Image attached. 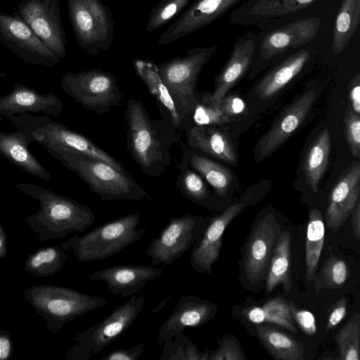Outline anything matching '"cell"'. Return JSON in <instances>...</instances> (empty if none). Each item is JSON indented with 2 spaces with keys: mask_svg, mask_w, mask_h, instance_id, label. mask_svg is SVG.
Returning <instances> with one entry per match:
<instances>
[{
  "mask_svg": "<svg viewBox=\"0 0 360 360\" xmlns=\"http://www.w3.org/2000/svg\"><path fill=\"white\" fill-rule=\"evenodd\" d=\"M124 117L129 152L145 173L160 177L170 165V146L179 141L176 130L165 120L152 119L143 102L134 98L127 101Z\"/></svg>",
  "mask_w": 360,
  "mask_h": 360,
  "instance_id": "obj_1",
  "label": "cell"
},
{
  "mask_svg": "<svg viewBox=\"0 0 360 360\" xmlns=\"http://www.w3.org/2000/svg\"><path fill=\"white\" fill-rule=\"evenodd\" d=\"M15 186L40 203L37 212L26 218L30 228L39 235L40 243L82 232L95 220L94 212L74 199L29 183L20 182Z\"/></svg>",
  "mask_w": 360,
  "mask_h": 360,
  "instance_id": "obj_2",
  "label": "cell"
},
{
  "mask_svg": "<svg viewBox=\"0 0 360 360\" xmlns=\"http://www.w3.org/2000/svg\"><path fill=\"white\" fill-rule=\"evenodd\" d=\"M8 120L11 124L24 135L29 144H40L48 152L84 154L103 160L121 172L128 173L121 162L88 137L51 120L46 115L22 113L11 117Z\"/></svg>",
  "mask_w": 360,
  "mask_h": 360,
  "instance_id": "obj_3",
  "label": "cell"
},
{
  "mask_svg": "<svg viewBox=\"0 0 360 360\" xmlns=\"http://www.w3.org/2000/svg\"><path fill=\"white\" fill-rule=\"evenodd\" d=\"M49 153L77 174L102 200L143 198L154 200L128 173L121 172L103 160L70 152Z\"/></svg>",
  "mask_w": 360,
  "mask_h": 360,
  "instance_id": "obj_4",
  "label": "cell"
},
{
  "mask_svg": "<svg viewBox=\"0 0 360 360\" xmlns=\"http://www.w3.org/2000/svg\"><path fill=\"white\" fill-rule=\"evenodd\" d=\"M23 295L44 319L49 330L55 334L68 322L104 307L108 301L103 297L53 285H32L25 290Z\"/></svg>",
  "mask_w": 360,
  "mask_h": 360,
  "instance_id": "obj_5",
  "label": "cell"
},
{
  "mask_svg": "<svg viewBox=\"0 0 360 360\" xmlns=\"http://www.w3.org/2000/svg\"><path fill=\"white\" fill-rule=\"evenodd\" d=\"M141 212H136L111 220L70 241L77 260L88 262L117 255L138 241L146 233L138 229Z\"/></svg>",
  "mask_w": 360,
  "mask_h": 360,
  "instance_id": "obj_6",
  "label": "cell"
},
{
  "mask_svg": "<svg viewBox=\"0 0 360 360\" xmlns=\"http://www.w3.org/2000/svg\"><path fill=\"white\" fill-rule=\"evenodd\" d=\"M217 48L216 45L196 46L187 50L185 56L177 55L157 65L177 110L186 119L199 102L196 96L198 76Z\"/></svg>",
  "mask_w": 360,
  "mask_h": 360,
  "instance_id": "obj_7",
  "label": "cell"
},
{
  "mask_svg": "<svg viewBox=\"0 0 360 360\" xmlns=\"http://www.w3.org/2000/svg\"><path fill=\"white\" fill-rule=\"evenodd\" d=\"M143 296L132 295L108 316L74 338L66 360H88L126 332L138 318L144 305Z\"/></svg>",
  "mask_w": 360,
  "mask_h": 360,
  "instance_id": "obj_8",
  "label": "cell"
},
{
  "mask_svg": "<svg viewBox=\"0 0 360 360\" xmlns=\"http://www.w3.org/2000/svg\"><path fill=\"white\" fill-rule=\"evenodd\" d=\"M67 3L77 45L92 56L108 51L115 33L110 9L101 0H67Z\"/></svg>",
  "mask_w": 360,
  "mask_h": 360,
  "instance_id": "obj_9",
  "label": "cell"
},
{
  "mask_svg": "<svg viewBox=\"0 0 360 360\" xmlns=\"http://www.w3.org/2000/svg\"><path fill=\"white\" fill-rule=\"evenodd\" d=\"M60 87L86 110L98 115L108 113L123 98L115 75L101 69L68 72L61 79Z\"/></svg>",
  "mask_w": 360,
  "mask_h": 360,
  "instance_id": "obj_10",
  "label": "cell"
},
{
  "mask_svg": "<svg viewBox=\"0 0 360 360\" xmlns=\"http://www.w3.org/2000/svg\"><path fill=\"white\" fill-rule=\"evenodd\" d=\"M205 226L203 218L190 213L172 217L160 234L150 241L147 255L151 266L168 265L178 259L198 241Z\"/></svg>",
  "mask_w": 360,
  "mask_h": 360,
  "instance_id": "obj_11",
  "label": "cell"
},
{
  "mask_svg": "<svg viewBox=\"0 0 360 360\" xmlns=\"http://www.w3.org/2000/svg\"><path fill=\"white\" fill-rule=\"evenodd\" d=\"M0 42L26 64L54 68L61 58L51 51L18 12H0Z\"/></svg>",
  "mask_w": 360,
  "mask_h": 360,
  "instance_id": "obj_12",
  "label": "cell"
},
{
  "mask_svg": "<svg viewBox=\"0 0 360 360\" xmlns=\"http://www.w3.org/2000/svg\"><path fill=\"white\" fill-rule=\"evenodd\" d=\"M18 13L46 46L60 58L66 55V37L58 0H22Z\"/></svg>",
  "mask_w": 360,
  "mask_h": 360,
  "instance_id": "obj_13",
  "label": "cell"
},
{
  "mask_svg": "<svg viewBox=\"0 0 360 360\" xmlns=\"http://www.w3.org/2000/svg\"><path fill=\"white\" fill-rule=\"evenodd\" d=\"M321 25L318 17L297 20L264 34H257L253 62H270L290 48H298L310 42Z\"/></svg>",
  "mask_w": 360,
  "mask_h": 360,
  "instance_id": "obj_14",
  "label": "cell"
},
{
  "mask_svg": "<svg viewBox=\"0 0 360 360\" xmlns=\"http://www.w3.org/2000/svg\"><path fill=\"white\" fill-rule=\"evenodd\" d=\"M242 0H194L160 36L159 45H168L205 28Z\"/></svg>",
  "mask_w": 360,
  "mask_h": 360,
  "instance_id": "obj_15",
  "label": "cell"
},
{
  "mask_svg": "<svg viewBox=\"0 0 360 360\" xmlns=\"http://www.w3.org/2000/svg\"><path fill=\"white\" fill-rule=\"evenodd\" d=\"M281 234V230L271 213L259 220L246 247L244 269L248 281L256 284L268 271L270 261Z\"/></svg>",
  "mask_w": 360,
  "mask_h": 360,
  "instance_id": "obj_16",
  "label": "cell"
},
{
  "mask_svg": "<svg viewBox=\"0 0 360 360\" xmlns=\"http://www.w3.org/2000/svg\"><path fill=\"white\" fill-rule=\"evenodd\" d=\"M248 200L245 198L233 203L210 221L191 252L189 263L194 270L205 274L212 272V265L219 256L221 238L226 226L248 205Z\"/></svg>",
  "mask_w": 360,
  "mask_h": 360,
  "instance_id": "obj_17",
  "label": "cell"
},
{
  "mask_svg": "<svg viewBox=\"0 0 360 360\" xmlns=\"http://www.w3.org/2000/svg\"><path fill=\"white\" fill-rule=\"evenodd\" d=\"M316 93L311 89L295 100L277 118L256 146V160L261 161L275 152L300 126L310 111Z\"/></svg>",
  "mask_w": 360,
  "mask_h": 360,
  "instance_id": "obj_18",
  "label": "cell"
},
{
  "mask_svg": "<svg viewBox=\"0 0 360 360\" xmlns=\"http://www.w3.org/2000/svg\"><path fill=\"white\" fill-rule=\"evenodd\" d=\"M217 311V305L196 296H182L169 316L162 323L158 337V344L163 345L186 328L202 326L210 321Z\"/></svg>",
  "mask_w": 360,
  "mask_h": 360,
  "instance_id": "obj_19",
  "label": "cell"
},
{
  "mask_svg": "<svg viewBox=\"0 0 360 360\" xmlns=\"http://www.w3.org/2000/svg\"><path fill=\"white\" fill-rule=\"evenodd\" d=\"M257 43V34L253 32H248L238 37L229 59L216 77L214 91L203 94L199 100L215 102L224 97L252 63Z\"/></svg>",
  "mask_w": 360,
  "mask_h": 360,
  "instance_id": "obj_20",
  "label": "cell"
},
{
  "mask_svg": "<svg viewBox=\"0 0 360 360\" xmlns=\"http://www.w3.org/2000/svg\"><path fill=\"white\" fill-rule=\"evenodd\" d=\"M360 195V164L353 161L337 181L330 195L325 217L326 226L340 229L350 217Z\"/></svg>",
  "mask_w": 360,
  "mask_h": 360,
  "instance_id": "obj_21",
  "label": "cell"
},
{
  "mask_svg": "<svg viewBox=\"0 0 360 360\" xmlns=\"http://www.w3.org/2000/svg\"><path fill=\"white\" fill-rule=\"evenodd\" d=\"M63 109L62 101L54 93L41 94L18 83L15 84L10 93L0 96V116L8 119L27 112L58 117Z\"/></svg>",
  "mask_w": 360,
  "mask_h": 360,
  "instance_id": "obj_22",
  "label": "cell"
},
{
  "mask_svg": "<svg viewBox=\"0 0 360 360\" xmlns=\"http://www.w3.org/2000/svg\"><path fill=\"white\" fill-rule=\"evenodd\" d=\"M164 269L153 266L118 264L89 274L92 281H103L114 295L127 297L140 293L147 283L159 277Z\"/></svg>",
  "mask_w": 360,
  "mask_h": 360,
  "instance_id": "obj_23",
  "label": "cell"
},
{
  "mask_svg": "<svg viewBox=\"0 0 360 360\" xmlns=\"http://www.w3.org/2000/svg\"><path fill=\"white\" fill-rule=\"evenodd\" d=\"M318 0H247L231 14L229 22L264 26L302 10Z\"/></svg>",
  "mask_w": 360,
  "mask_h": 360,
  "instance_id": "obj_24",
  "label": "cell"
},
{
  "mask_svg": "<svg viewBox=\"0 0 360 360\" xmlns=\"http://www.w3.org/2000/svg\"><path fill=\"white\" fill-rule=\"evenodd\" d=\"M132 64L136 74L155 98L165 120L170 123L176 130L186 128L187 119L177 110L160 78L158 65L151 60L139 58L133 60Z\"/></svg>",
  "mask_w": 360,
  "mask_h": 360,
  "instance_id": "obj_25",
  "label": "cell"
},
{
  "mask_svg": "<svg viewBox=\"0 0 360 360\" xmlns=\"http://www.w3.org/2000/svg\"><path fill=\"white\" fill-rule=\"evenodd\" d=\"M29 145L20 131L5 132L0 129V155L29 174L50 181L51 174L30 153Z\"/></svg>",
  "mask_w": 360,
  "mask_h": 360,
  "instance_id": "obj_26",
  "label": "cell"
},
{
  "mask_svg": "<svg viewBox=\"0 0 360 360\" xmlns=\"http://www.w3.org/2000/svg\"><path fill=\"white\" fill-rule=\"evenodd\" d=\"M187 146L228 163L237 162V155L228 136L210 126L191 127L186 134Z\"/></svg>",
  "mask_w": 360,
  "mask_h": 360,
  "instance_id": "obj_27",
  "label": "cell"
},
{
  "mask_svg": "<svg viewBox=\"0 0 360 360\" xmlns=\"http://www.w3.org/2000/svg\"><path fill=\"white\" fill-rule=\"evenodd\" d=\"M310 58L307 49H300L278 63L259 81L255 92L261 99L272 97L301 72Z\"/></svg>",
  "mask_w": 360,
  "mask_h": 360,
  "instance_id": "obj_28",
  "label": "cell"
},
{
  "mask_svg": "<svg viewBox=\"0 0 360 360\" xmlns=\"http://www.w3.org/2000/svg\"><path fill=\"white\" fill-rule=\"evenodd\" d=\"M71 250L70 240L60 245L39 248L27 257L22 270L36 277L53 276L68 260Z\"/></svg>",
  "mask_w": 360,
  "mask_h": 360,
  "instance_id": "obj_29",
  "label": "cell"
},
{
  "mask_svg": "<svg viewBox=\"0 0 360 360\" xmlns=\"http://www.w3.org/2000/svg\"><path fill=\"white\" fill-rule=\"evenodd\" d=\"M182 161L195 169L219 196L225 195L233 180L231 172L222 165L184 146Z\"/></svg>",
  "mask_w": 360,
  "mask_h": 360,
  "instance_id": "obj_30",
  "label": "cell"
},
{
  "mask_svg": "<svg viewBox=\"0 0 360 360\" xmlns=\"http://www.w3.org/2000/svg\"><path fill=\"white\" fill-rule=\"evenodd\" d=\"M259 340L276 360H302L304 346L289 334L266 326H257Z\"/></svg>",
  "mask_w": 360,
  "mask_h": 360,
  "instance_id": "obj_31",
  "label": "cell"
},
{
  "mask_svg": "<svg viewBox=\"0 0 360 360\" xmlns=\"http://www.w3.org/2000/svg\"><path fill=\"white\" fill-rule=\"evenodd\" d=\"M290 243V233L287 231L281 232L268 269L266 288L269 292L278 284H282L286 292L291 291Z\"/></svg>",
  "mask_w": 360,
  "mask_h": 360,
  "instance_id": "obj_32",
  "label": "cell"
},
{
  "mask_svg": "<svg viewBox=\"0 0 360 360\" xmlns=\"http://www.w3.org/2000/svg\"><path fill=\"white\" fill-rule=\"evenodd\" d=\"M360 23V0H342L335 16L332 50L341 53L350 41Z\"/></svg>",
  "mask_w": 360,
  "mask_h": 360,
  "instance_id": "obj_33",
  "label": "cell"
},
{
  "mask_svg": "<svg viewBox=\"0 0 360 360\" xmlns=\"http://www.w3.org/2000/svg\"><path fill=\"white\" fill-rule=\"evenodd\" d=\"M330 151V134L328 129H324L310 146L303 165L307 183L314 192L318 191L319 184L328 167Z\"/></svg>",
  "mask_w": 360,
  "mask_h": 360,
  "instance_id": "obj_34",
  "label": "cell"
},
{
  "mask_svg": "<svg viewBox=\"0 0 360 360\" xmlns=\"http://www.w3.org/2000/svg\"><path fill=\"white\" fill-rule=\"evenodd\" d=\"M294 304L283 297H274L268 300L262 307H254L248 312V319L260 324L269 322L282 326L292 333H297L294 323Z\"/></svg>",
  "mask_w": 360,
  "mask_h": 360,
  "instance_id": "obj_35",
  "label": "cell"
},
{
  "mask_svg": "<svg viewBox=\"0 0 360 360\" xmlns=\"http://www.w3.org/2000/svg\"><path fill=\"white\" fill-rule=\"evenodd\" d=\"M324 234L322 214L316 209H311L309 214L306 238V279L308 283L315 278Z\"/></svg>",
  "mask_w": 360,
  "mask_h": 360,
  "instance_id": "obj_36",
  "label": "cell"
},
{
  "mask_svg": "<svg viewBox=\"0 0 360 360\" xmlns=\"http://www.w3.org/2000/svg\"><path fill=\"white\" fill-rule=\"evenodd\" d=\"M179 169L176 186L181 194L195 203L206 205L210 193L202 176L182 160L179 165Z\"/></svg>",
  "mask_w": 360,
  "mask_h": 360,
  "instance_id": "obj_37",
  "label": "cell"
},
{
  "mask_svg": "<svg viewBox=\"0 0 360 360\" xmlns=\"http://www.w3.org/2000/svg\"><path fill=\"white\" fill-rule=\"evenodd\" d=\"M359 315L354 314L336 336L340 359L359 360Z\"/></svg>",
  "mask_w": 360,
  "mask_h": 360,
  "instance_id": "obj_38",
  "label": "cell"
},
{
  "mask_svg": "<svg viewBox=\"0 0 360 360\" xmlns=\"http://www.w3.org/2000/svg\"><path fill=\"white\" fill-rule=\"evenodd\" d=\"M349 269L346 262L341 258L330 253L325 261L319 277L316 281V288H338L347 281Z\"/></svg>",
  "mask_w": 360,
  "mask_h": 360,
  "instance_id": "obj_39",
  "label": "cell"
},
{
  "mask_svg": "<svg viewBox=\"0 0 360 360\" xmlns=\"http://www.w3.org/2000/svg\"><path fill=\"white\" fill-rule=\"evenodd\" d=\"M192 0H162L149 15L146 31L152 32L167 24L181 13Z\"/></svg>",
  "mask_w": 360,
  "mask_h": 360,
  "instance_id": "obj_40",
  "label": "cell"
},
{
  "mask_svg": "<svg viewBox=\"0 0 360 360\" xmlns=\"http://www.w3.org/2000/svg\"><path fill=\"white\" fill-rule=\"evenodd\" d=\"M163 345L161 360H201L202 353L195 344L183 334L176 335Z\"/></svg>",
  "mask_w": 360,
  "mask_h": 360,
  "instance_id": "obj_41",
  "label": "cell"
},
{
  "mask_svg": "<svg viewBox=\"0 0 360 360\" xmlns=\"http://www.w3.org/2000/svg\"><path fill=\"white\" fill-rule=\"evenodd\" d=\"M191 115L198 126L221 124L230 122L231 118L226 116L214 102H206L199 100Z\"/></svg>",
  "mask_w": 360,
  "mask_h": 360,
  "instance_id": "obj_42",
  "label": "cell"
},
{
  "mask_svg": "<svg viewBox=\"0 0 360 360\" xmlns=\"http://www.w3.org/2000/svg\"><path fill=\"white\" fill-rule=\"evenodd\" d=\"M346 141L353 156L360 154V116L352 107L346 109L343 118Z\"/></svg>",
  "mask_w": 360,
  "mask_h": 360,
  "instance_id": "obj_43",
  "label": "cell"
},
{
  "mask_svg": "<svg viewBox=\"0 0 360 360\" xmlns=\"http://www.w3.org/2000/svg\"><path fill=\"white\" fill-rule=\"evenodd\" d=\"M245 357L233 340L224 338L219 341V347L210 351L207 347L202 353L201 360H242Z\"/></svg>",
  "mask_w": 360,
  "mask_h": 360,
  "instance_id": "obj_44",
  "label": "cell"
},
{
  "mask_svg": "<svg viewBox=\"0 0 360 360\" xmlns=\"http://www.w3.org/2000/svg\"><path fill=\"white\" fill-rule=\"evenodd\" d=\"M214 103L229 117L241 115L246 110L243 100L236 96H224Z\"/></svg>",
  "mask_w": 360,
  "mask_h": 360,
  "instance_id": "obj_45",
  "label": "cell"
},
{
  "mask_svg": "<svg viewBox=\"0 0 360 360\" xmlns=\"http://www.w3.org/2000/svg\"><path fill=\"white\" fill-rule=\"evenodd\" d=\"M292 314L294 320L304 333L308 335H314L316 333V319L312 313L304 309H297L294 306Z\"/></svg>",
  "mask_w": 360,
  "mask_h": 360,
  "instance_id": "obj_46",
  "label": "cell"
},
{
  "mask_svg": "<svg viewBox=\"0 0 360 360\" xmlns=\"http://www.w3.org/2000/svg\"><path fill=\"white\" fill-rule=\"evenodd\" d=\"M144 343L128 349H116L106 356L101 358V360H137L144 352Z\"/></svg>",
  "mask_w": 360,
  "mask_h": 360,
  "instance_id": "obj_47",
  "label": "cell"
},
{
  "mask_svg": "<svg viewBox=\"0 0 360 360\" xmlns=\"http://www.w3.org/2000/svg\"><path fill=\"white\" fill-rule=\"evenodd\" d=\"M347 311V302L345 298L338 300L334 305L326 325V330H329L335 328L345 318Z\"/></svg>",
  "mask_w": 360,
  "mask_h": 360,
  "instance_id": "obj_48",
  "label": "cell"
},
{
  "mask_svg": "<svg viewBox=\"0 0 360 360\" xmlns=\"http://www.w3.org/2000/svg\"><path fill=\"white\" fill-rule=\"evenodd\" d=\"M13 352V343L9 333L0 330V360H8Z\"/></svg>",
  "mask_w": 360,
  "mask_h": 360,
  "instance_id": "obj_49",
  "label": "cell"
},
{
  "mask_svg": "<svg viewBox=\"0 0 360 360\" xmlns=\"http://www.w3.org/2000/svg\"><path fill=\"white\" fill-rule=\"evenodd\" d=\"M349 97L352 108L360 114V74L358 72L350 82Z\"/></svg>",
  "mask_w": 360,
  "mask_h": 360,
  "instance_id": "obj_50",
  "label": "cell"
},
{
  "mask_svg": "<svg viewBox=\"0 0 360 360\" xmlns=\"http://www.w3.org/2000/svg\"><path fill=\"white\" fill-rule=\"evenodd\" d=\"M351 218L352 228L354 236L359 238L360 237V202H356L352 212Z\"/></svg>",
  "mask_w": 360,
  "mask_h": 360,
  "instance_id": "obj_51",
  "label": "cell"
},
{
  "mask_svg": "<svg viewBox=\"0 0 360 360\" xmlns=\"http://www.w3.org/2000/svg\"><path fill=\"white\" fill-rule=\"evenodd\" d=\"M7 255V236L0 221V259Z\"/></svg>",
  "mask_w": 360,
  "mask_h": 360,
  "instance_id": "obj_52",
  "label": "cell"
},
{
  "mask_svg": "<svg viewBox=\"0 0 360 360\" xmlns=\"http://www.w3.org/2000/svg\"><path fill=\"white\" fill-rule=\"evenodd\" d=\"M6 76V75L4 72H0V78H3V77H5Z\"/></svg>",
  "mask_w": 360,
  "mask_h": 360,
  "instance_id": "obj_53",
  "label": "cell"
}]
</instances>
